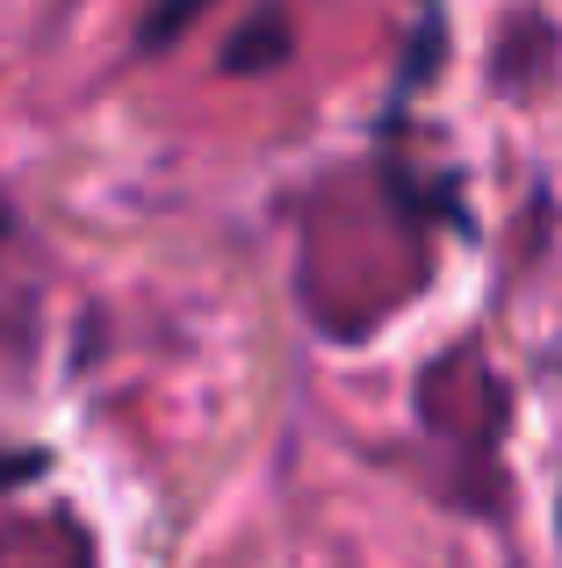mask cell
<instances>
[{
    "label": "cell",
    "instance_id": "cell-1",
    "mask_svg": "<svg viewBox=\"0 0 562 568\" xmlns=\"http://www.w3.org/2000/svg\"><path fill=\"white\" fill-rule=\"evenodd\" d=\"M289 58V14L281 8H260L253 22L231 37V51H224V72H268Z\"/></svg>",
    "mask_w": 562,
    "mask_h": 568
},
{
    "label": "cell",
    "instance_id": "cell-2",
    "mask_svg": "<svg viewBox=\"0 0 562 568\" xmlns=\"http://www.w3.org/2000/svg\"><path fill=\"white\" fill-rule=\"evenodd\" d=\"M210 8V0H159L152 14H144V29H138V51H167L173 37H188V22Z\"/></svg>",
    "mask_w": 562,
    "mask_h": 568
},
{
    "label": "cell",
    "instance_id": "cell-3",
    "mask_svg": "<svg viewBox=\"0 0 562 568\" xmlns=\"http://www.w3.org/2000/svg\"><path fill=\"white\" fill-rule=\"evenodd\" d=\"M43 468H51V454H43V446H8V439H0V489L37 483Z\"/></svg>",
    "mask_w": 562,
    "mask_h": 568
}]
</instances>
